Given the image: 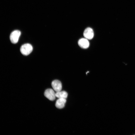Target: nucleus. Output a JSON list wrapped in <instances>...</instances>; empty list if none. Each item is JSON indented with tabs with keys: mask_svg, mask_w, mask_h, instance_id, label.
<instances>
[{
	"mask_svg": "<svg viewBox=\"0 0 135 135\" xmlns=\"http://www.w3.org/2000/svg\"><path fill=\"white\" fill-rule=\"evenodd\" d=\"M51 85L54 90L56 92L61 91L62 84L58 80L53 81Z\"/></svg>",
	"mask_w": 135,
	"mask_h": 135,
	"instance_id": "5",
	"label": "nucleus"
},
{
	"mask_svg": "<svg viewBox=\"0 0 135 135\" xmlns=\"http://www.w3.org/2000/svg\"><path fill=\"white\" fill-rule=\"evenodd\" d=\"M21 53L24 55H29L32 52L33 48L31 45L27 43L23 45L20 48Z\"/></svg>",
	"mask_w": 135,
	"mask_h": 135,
	"instance_id": "1",
	"label": "nucleus"
},
{
	"mask_svg": "<svg viewBox=\"0 0 135 135\" xmlns=\"http://www.w3.org/2000/svg\"><path fill=\"white\" fill-rule=\"evenodd\" d=\"M78 44L83 49L87 48L90 44L88 39L85 38L80 39L78 42Z\"/></svg>",
	"mask_w": 135,
	"mask_h": 135,
	"instance_id": "6",
	"label": "nucleus"
},
{
	"mask_svg": "<svg viewBox=\"0 0 135 135\" xmlns=\"http://www.w3.org/2000/svg\"><path fill=\"white\" fill-rule=\"evenodd\" d=\"M21 32L18 30L13 31L11 34L10 39L11 42L13 44L17 43L21 35Z\"/></svg>",
	"mask_w": 135,
	"mask_h": 135,
	"instance_id": "2",
	"label": "nucleus"
},
{
	"mask_svg": "<svg viewBox=\"0 0 135 135\" xmlns=\"http://www.w3.org/2000/svg\"><path fill=\"white\" fill-rule=\"evenodd\" d=\"M66 99L64 98H59L57 101L55 106L59 109H61L63 108L66 102Z\"/></svg>",
	"mask_w": 135,
	"mask_h": 135,
	"instance_id": "7",
	"label": "nucleus"
},
{
	"mask_svg": "<svg viewBox=\"0 0 135 135\" xmlns=\"http://www.w3.org/2000/svg\"><path fill=\"white\" fill-rule=\"evenodd\" d=\"M45 96L51 101L55 100L56 97V93L54 90L51 89H47L44 93Z\"/></svg>",
	"mask_w": 135,
	"mask_h": 135,
	"instance_id": "3",
	"label": "nucleus"
},
{
	"mask_svg": "<svg viewBox=\"0 0 135 135\" xmlns=\"http://www.w3.org/2000/svg\"><path fill=\"white\" fill-rule=\"evenodd\" d=\"M83 35L85 38L88 40H91L94 36L93 31L91 28H88L84 31Z\"/></svg>",
	"mask_w": 135,
	"mask_h": 135,
	"instance_id": "4",
	"label": "nucleus"
},
{
	"mask_svg": "<svg viewBox=\"0 0 135 135\" xmlns=\"http://www.w3.org/2000/svg\"><path fill=\"white\" fill-rule=\"evenodd\" d=\"M68 95L67 93L65 91H60L57 92L56 93V97L58 99H66Z\"/></svg>",
	"mask_w": 135,
	"mask_h": 135,
	"instance_id": "8",
	"label": "nucleus"
}]
</instances>
